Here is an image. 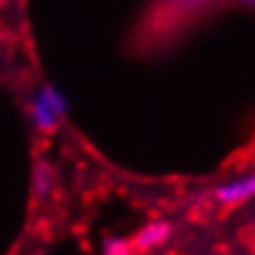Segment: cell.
<instances>
[{
  "instance_id": "obj_4",
  "label": "cell",
  "mask_w": 255,
  "mask_h": 255,
  "mask_svg": "<svg viewBox=\"0 0 255 255\" xmlns=\"http://www.w3.org/2000/svg\"><path fill=\"white\" fill-rule=\"evenodd\" d=\"M52 188H55V171L47 161H40L32 171V191L37 198H45Z\"/></svg>"
},
{
  "instance_id": "obj_2",
  "label": "cell",
  "mask_w": 255,
  "mask_h": 255,
  "mask_svg": "<svg viewBox=\"0 0 255 255\" xmlns=\"http://www.w3.org/2000/svg\"><path fill=\"white\" fill-rule=\"evenodd\" d=\"M213 196H216V201L223 203V206H238V203L253 201L255 198V173L233 178V181H228V183H221Z\"/></svg>"
},
{
  "instance_id": "obj_3",
  "label": "cell",
  "mask_w": 255,
  "mask_h": 255,
  "mask_svg": "<svg viewBox=\"0 0 255 255\" xmlns=\"http://www.w3.org/2000/svg\"><path fill=\"white\" fill-rule=\"evenodd\" d=\"M169 236L171 226L166 221H151L131 238V248H134V253H146V251H154V248L164 246L169 241Z\"/></svg>"
},
{
  "instance_id": "obj_5",
  "label": "cell",
  "mask_w": 255,
  "mask_h": 255,
  "mask_svg": "<svg viewBox=\"0 0 255 255\" xmlns=\"http://www.w3.org/2000/svg\"><path fill=\"white\" fill-rule=\"evenodd\" d=\"M102 255H134L131 241H127V238H107L104 248H102Z\"/></svg>"
},
{
  "instance_id": "obj_6",
  "label": "cell",
  "mask_w": 255,
  "mask_h": 255,
  "mask_svg": "<svg viewBox=\"0 0 255 255\" xmlns=\"http://www.w3.org/2000/svg\"><path fill=\"white\" fill-rule=\"evenodd\" d=\"M243 2H248V5H255V0H243Z\"/></svg>"
},
{
  "instance_id": "obj_1",
  "label": "cell",
  "mask_w": 255,
  "mask_h": 255,
  "mask_svg": "<svg viewBox=\"0 0 255 255\" xmlns=\"http://www.w3.org/2000/svg\"><path fill=\"white\" fill-rule=\"evenodd\" d=\"M65 114H67V97L57 87L42 85L35 92L30 102V117L40 131H55Z\"/></svg>"
}]
</instances>
